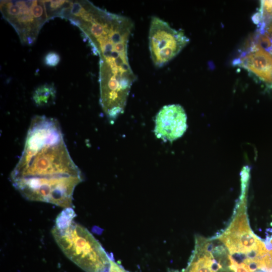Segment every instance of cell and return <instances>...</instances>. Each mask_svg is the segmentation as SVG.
<instances>
[{"label": "cell", "mask_w": 272, "mask_h": 272, "mask_svg": "<svg viewBox=\"0 0 272 272\" xmlns=\"http://www.w3.org/2000/svg\"><path fill=\"white\" fill-rule=\"evenodd\" d=\"M10 181L28 200L72 208L74 191L83 176L70 155L57 120L33 117Z\"/></svg>", "instance_id": "6da1fadb"}, {"label": "cell", "mask_w": 272, "mask_h": 272, "mask_svg": "<svg viewBox=\"0 0 272 272\" xmlns=\"http://www.w3.org/2000/svg\"><path fill=\"white\" fill-rule=\"evenodd\" d=\"M229 268L233 272H250L244 265L239 264L230 263Z\"/></svg>", "instance_id": "7c38bea8"}, {"label": "cell", "mask_w": 272, "mask_h": 272, "mask_svg": "<svg viewBox=\"0 0 272 272\" xmlns=\"http://www.w3.org/2000/svg\"><path fill=\"white\" fill-rule=\"evenodd\" d=\"M187 128V116L179 104L163 106L155 118L154 133L157 138L172 142L183 135Z\"/></svg>", "instance_id": "8992f818"}, {"label": "cell", "mask_w": 272, "mask_h": 272, "mask_svg": "<svg viewBox=\"0 0 272 272\" xmlns=\"http://www.w3.org/2000/svg\"><path fill=\"white\" fill-rule=\"evenodd\" d=\"M75 213L66 208L51 230L65 256L86 272H109L112 260L99 242L84 227L74 222Z\"/></svg>", "instance_id": "3957f363"}, {"label": "cell", "mask_w": 272, "mask_h": 272, "mask_svg": "<svg viewBox=\"0 0 272 272\" xmlns=\"http://www.w3.org/2000/svg\"><path fill=\"white\" fill-rule=\"evenodd\" d=\"M267 32L268 33L267 34L268 35L272 34V26L267 29Z\"/></svg>", "instance_id": "4fadbf2b"}, {"label": "cell", "mask_w": 272, "mask_h": 272, "mask_svg": "<svg viewBox=\"0 0 272 272\" xmlns=\"http://www.w3.org/2000/svg\"><path fill=\"white\" fill-rule=\"evenodd\" d=\"M234 63L251 72L261 80L272 86V55L259 45L237 58Z\"/></svg>", "instance_id": "52a82bcc"}, {"label": "cell", "mask_w": 272, "mask_h": 272, "mask_svg": "<svg viewBox=\"0 0 272 272\" xmlns=\"http://www.w3.org/2000/svg\"><path fill=\"white\" fill-rule=\"evenodd\" d=\"M60 60L58 53L55 51H49L46 54L44 57V64L49 67H54L58 65Z\"/></svg>", "instance_id": "8fae6325"}, {"label": "cell", "mask_w": 272, "mask_h": 272, "mask_svg": "<svg viewBox=\"0 0 272 272\" xmlns=\"http://www.w3.org/2000/svg\"><path fill=\"white\" fill-rule=\"evenodd\" d=\"M189 38L181 30L172 28L157 17L151 19L149 33V47L154 64L164 66L188 43Z\"/></svg>", "instance_id": "5b68a950"}, {"label": "cell", "mask_w": 272, "mask_h": 272, "mask_svg": "<svg viewBox=\"0 0 272 272\" xmlns=\"http://www.w3.org/2000/svg\"><path fill=\"white\" fill-rule=\"evenodd\" d=\"M67 1L63 0L42 1L46 9L48 20L55 17H59Z\"/></svg>", "instance_id": "9c48e42d"}, {"label": "cell", "mask_w": 272, "mask_h": 272, "mask_svg": "<svg viewBox=\"0 0 272 272\" xmlns=\"http://www.w3.org/2000/svg\"><path fill=\"white\" fill-rule=\"evenodd\" d=\"M259 12L261 15V21L258 28L266 30V27L272 21V1H262Z\"/></svg>", "instance_id": "30bf717a"}, {"label": "cell", "mask_w": 272, "mask_h": 272, "mask_svg": "<svg viewBox=\"0 0 272 272\" xmlns=\"http://www.w3.org/2000/svg\"><path fill=\"white\" fill-rule=\"evenodd\" d=\"M133 26L130 18L97 7L79 27L94 54L99 56V101L109 117L123 113L136 80L127 51Z\"/></svg>", "instance_id": "7a4b0ae2"}, {"label": "cell", "mask_w": 272, "mask_h": 272, "mask_svg": "<svg viewBox=\"0 0 272 272\" xmlns=\"http://www.w3.org/2000/svg\"><path fill=\"white\" fill-rule=\"evenodd\" d=\"M56 97V89L53 84H44L36 88L33 92L32 99L39 107L53 103Z\"/></svg>", "instance_id": "ba28073f"}, {"label": "cell", "mask_w": 272, "mask_h": 272, "mask_svg": "<svg viewBox=\"0 0 272 272\" xmlns=\"http://www.w3.org/2000/svg\"><path fill=\"white\" fill-rule=\"evenodd\" d=\"M3 18L15 29L23 44L31 45L48 21L42 1H1Z\"/></svg>", "instance_id": "277c9868"}]
</instances>
